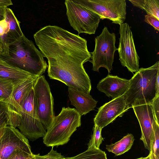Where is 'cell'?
Instances as JSON below:
<instances>
[{"label":"cell","instance_id":"cell-29","mask_svg":"<svg viewBox=\"0 0 159 159\" xmlns=\"http://www.w3.org/2000/svg\"><path fill=\"white\" fill-rule=\"evenodd\" d=\"M159 20L152 16L149 15L145 16L144 21L152 26L157 31H159Z\"/></svg>","mask_w":159,"mask_h":159},{"label":"cell","instance_id":"cell-34","mask_svg":"<svg viewBox=\"0 0 159 159\" xmlns=\"http://www.w3.org/2000/svg\"><path fill=\"white\" fill-rule=\"evenodd\" d=\"M149 155L150 159H159V158H158L151 152H150Z\"/></svg>","mask_w":159,"mask_h":159},{"label":"cell","instance_id":"cell-7","mask_svg":"<svg viewBox=\"0 0 159 159\" xmlns=\"http://www.w3.org/2000/svg\"><path fill=\"white\" fill-rule=\"evenodd\" d=\"M69 23L79 34H95L101 18L97 14L73 0L65 2Z\"/></svg>","mask_w":159,"mask_h":159},{"label":"cell","instance_id":"cell-20","mask_svg":"<svg viewBox=\"0 0 159 159\" xmlns=\"http://www.w3.org/2000/svg\"><path fill=\"white\" fill-rule=\"evenodd\" d=\"M133 6L145 11L147 15L159 20V0H129Z\"/></svg>","mask_w":159,"mask_h":159},{"label":"cell","instance_id":"cell-15","mask_svg":"<svg viewBox=\"0 0 159 159\" xmlns=\"http://www.w3.org/2000/svg\"><path fill=\"white\" fill-rule=\"evenodd\" d=\"M137 118L141 130L140 140L144 147L150 152L153 135V125L156 121L151 104L134 106L132 107Z\"/></svg>","mask_w":159,"mask_h":159},{"label":"cell","instance_id":"cell-24","mask_svg":"<svg viewBox=\"0 0 159 159\" xmlns=\"http://www.w3.org/2000/svg\"><path fill=\"white\" fill-rule=\"evenodd\" d=\"M153 135L150 152L159 158V124L156 121L153 125Z\"/></svg>","mask_w":159,"mask_h":159},{"label":"cell","instance_id":"cell-2","mask_svg":"<svg viewBox=\"0 0 159 159\" xmlns=\"http://www.w3.org/2000/svg\"><path fill=\"white\" fill-rule=\"evenodd\" d=\"M43 57L33 42L24 34L9 46L5 53L0 54V59L7 63L38 76L48 67Z\"/></svg>","mask_w":159,"mask_h":159},{"label":"cell","instance_id":"cell-19","mask_svg":"<svg viewBox=\"0 0 159 159\" xmlns=\"http://www.w3.org/2000/svg\"><path fill=\"white\" fill-rule=\"evenodd\" d=\"M135 139L133 135L128 134L120 140L114 143L106 145V149L116 156L121 155L128 151L131 148Z\"/></svg>","mask_w":159,"mask_h":159},{"label":"cell","instance_id":"cell-5","mask_svg":"<svg viewBox=\"0 0 159 159\" xmlns=\"http://www.w3.org/2000/svg\"><path fill=\"white\" fill-rule=\"evenodd\" d=\"M20 114L17 127L23 135L32 141L44 136L46 131L38 115L33 88L24 100Z\"/></svg>","mask_w":159,"mask_h":159},{"label":"cell","instance_id":"cell-31","mask_svg":"<svg viewBox=\"0 0 159 159\" xmlns=\"http://www.w3.org/2000/svg\"><path fill=\"white\" fill-rule=\"evenodd\" d=\"M5 7L0 6V21L5 19L6 8Z\"/></svg>","mask_w":159,"mask_h":159},{"label":"cell","instance_id":"cell-21","mask_svg":"<svg viewBox=\"0 0 159 159\" xmlns=\"http://www.w3.org/2000/svg\"><path fill=\"white\" fill-rule=\"evenodd\" d=\"M66 159H107L105 152L99 149L88 148L75 156L66 157Z\"/></svg>","mask_w":159,"mask_h":159},{"label":"cell","instance_id":"cell-28","mask_svg":"<svg viewBox=\"0 0 159 159\" xmlns=\"http://www.w3.org/2000/svg\"><path fill=\"white\" fill-rule=\"evenodd\" d=\"M151 104L156 121L159 124V95L156 96Z\"/></svg>","mask_w":159,"mask_h":159},{"label":"cell","instance_id":"cell-4","mask_svg":"<svg viewBox=\"0 0 159 159\" xmlns=\"http://www.w3.org/2000/svg\"><path fill=\"white\" fill-rule=\"evenodd\" d=\"M81 116L75 108L63 107L47 130L43 138V143L52 147L67 143L77 128L81 126Z\"/></svg>","mask_w":159,"mask_h":159},{"label":"cell","instance_id":"cell-23","mask_svg":"<svg viewBox=\"0 0 159 159\" xmlns=\"http://www.w3.org/2000/svg\"><path fill=\"white\" fill-rule=\"evenodd\" d=\"M102 129L94 125L93 128V134L88 144V148L99 149L100 145L104 140L101 135Z\"/></svg>","mask_w":159,"mask_h":159},{"label":"cell","instance_id":"cell-16","mask_svg":"<svg viewBox=\"0 0 159 159\" xmlns=\"http://www.w3.org/2000/svg\"><path fill=\"white\" fill-rule=\"evenodd\" d=\"M130 80L108 75L100 81L97 85L98 89L112 99L123 96L128 90Z\"/></svg>","mask_w":159,"mask_h":159},{"label":"cell","instance_id":"cell-18","mask_svg":"<svg viewBox=\"0 0 159 159\" xmlns=\"http://www.w3.org/2000/svg\"><path fill=\"white\" fill-rule=\"evenodd\" d=\"M36 76H38L12 66L0 59V77L11 80L14 86Z\"/></svg>","mask_w":159,"mask_h":159},{"label":"cell","instance_id":"cell-14","mask_svg":"<svg viewBox=\"0 0 159 159\" xmlns=\"http://www.w3.org/2000/svg\"><path fill=\"white\" fill-rule=\"evenodd\" d=\"M127 111L123 96L112 99L99 108L94 118V125L102 129L112 122L118 116H122Z\"/></svg>","mask_w":159,"mask_h":159},{"label":"cell","instance_id":"cell-17","mask_svg":"<svg viewBox=\"0 0 159 159\" xmlns=\"http://www.w3.org/2000/svg\"><path fill=\"white\" fill-rule=\"evenodd\" d=\"M68 96L71 104L75 108L77 111L82 116L93 110L97 101L90 94L68 88Z\"/></svg>","mask_w":159,"mask_h":159},{"label":"cell","instance_id":"cell-25","mask_svg":"<svg viewBox=\"0 0 159 159\" xmlns=\"http://www.w3.org/2000/svg\"><path fill=\"white\" fill-rule=\"evenodd\" d=\"M10 117L8 107L4 100H0V127L5 124L9 125Z\"/></svg>","mask_w":159,"mask_h":159},{"label":"cell","instance_id":"cell-22","mask_svg":"<svg viewBox=\"0 0 159 159\" xmlns=\"http://www.w3.org/2000/svg\"><path fill=\"white\" fill-rule=\"evenodd\" d=\"M14 86L11 80L0 77V100L6 102L11 94Z\"/></svg>","mask_w":159,"mask_h":159},{"label":"cell","instance_id":"cell-26","mask_svg":"<svg viewBox=\"0 0 159 159\" xmlns=\"http://www.w3.org/2000/svg\"><path fill=\"white\" fill-rule=\"evenodd\" d=\"M52 147L50 152L47 154L41 156L39 154H34L35 159H66V157L62 156L61 153L54 150Z\"/></svg>","mask_w":159,"mask_h":159},{"label":"cell","instance_id":"cell-1","mask_svg":"<svg viewBox=\"0 0 159 159\" xmlns=\"http://www.w3.org/2000/svg\"><path fill=\"white\" fill-rule=\"evenodd\" d=\"M37 46L47 59L48 75L71 89L90 94L91 80L83 64L91 57L86 40L66 30L52 33Z\"/></svg>","mask_w":159,"mask_h":159},{"label":"cell","instance_id":"cell-32","mask_svg":"<svg viewBox=\"0 0 159 159\" xmlns=\"http://www.w3.org/2000/svg\"><path fill=\"white\" fill-rule=\"evenodd\" d=\"M157 96L159 95V72L157 73L156 83Z\"/></svg>","mask_w":159,"mask_h":159},{"label":"cell","instance_id":"cell-30","mask_svg":"<svg viewBox=\"0 0 159 159\" xmlns=\"http://www.w3.org/2000/svg\"><path fill=\"white\" fill-rule=\"evenodd\" d=\"M13 5V3L11 0H0V6L5 7Z\"/></svg>","mask_w":159,"mask_h":159},{"label":"cell","instance_id":"cell-3","mask_svg":"<svg viewBox=\"0 0 159 159\" xmlns=\"http://www.w3.org/2000/svg\"><path fill=\"white\" fill-rule=\"evenodd\" d=\"M158 72L157 61L150 67L140 68L133 75L128 90L123 95L127 111L134 106L151 103L157 96L156 83Z\"/></svg>","mask_w":159,"mask_h":159},{"label":"cell","instance_id":"cell-35","mask_svg":"<svg viewBox=\"0 0 159 159\" xmlns=\"http://www.w3.org/2000/svg\"><path fill=\"white\" fill-rule=\"evenodd\" d=\"M148 156L146 157H141L138 158L136 159H147L148 158Z\"/></svg>","mask_w":159,"mask_h":159},{"label":"cell","instance_id":"cell-27","mask_svg":"<svg viewBox=\"0 0 159 159\" xmlns=\"http://www.w3.org/2000/svg\"><path fill=\"white\" fill-rule=\"evenodd\" d=\"M7 159H35L34 154H30L20 150H15Z\"/></svg>","mask_w":159,"mask_h":159},{"label":"cell","instance_id":"cell-6","mask_svg":"<svg viewBox=\"0 0 159 159\" xmlns=\"http://www.w3.org/2000/svg\"><path fill=\"white\" fill-rule=\"evenodd\" d=\"M116 36L114 33H110L107 27H105L101 34L95 39V47L91 52L92 70L98 72L100 67H104L110 73L114 61V55L118 48L115 46Z\"/></svg>","mask_w":159,"mask_h":159},{"label":"cell","instance_id":"cell-36","mask_svg":"<svg viewBox=\"0 0 159 159\" xmlns=\"http://www.w3.org/2000/svg\"><path fill=\"white\" fill-rule=\"evenodd\" d=\"M147 159H150V157H149V155H148V158H147Z\"/></svg>","mask_w":159,"mask_h":159},{"label":"cell","instance_id":"cell-33","mask_svg":"<svg viewBox=\"0 0 159 159\" xmlns=\"http://www.w3.org/2000/svg\"><path fill=\"white\" fill-rule=\"evenodd\" d=\"M7 125V124H5L1 127H0V139L3 135L5 130L6 127Z\"/></svg>","mask_w":159,"mask_h":159},{"label":"cell","instance_id":"cell-10","mask_svg":"<svg viewBox=\"0 0 159 159\" xmlns=\"http://www.w3.org/2000/svg\"><path fill=\"white\" fill-rule=\"evenodd\" d=\"M119 44L118 48L121 65L126 67L133 73L139 70V58L134 43L133 35L128 24L124 23L120 25Z\"/></svg>","mask_w":159,"mask_h":159},{"label":"cell","instance_id":"cell-12","mask_svg":"<svg viewBox=\"0 0 159 159\" xmlns=\"http://www.w3.org/2000/svg\"><path fill=\"white\" fill-rule=\"evenodd\" d=\"M17 149L33 154L27 138L16 128L7 125L0 139V159H7Z\"/></svg>","mask_w":159,"mask_h":159},{"label":"cell","instance_id":"cell-9","mask_svg":"<svg viewBox=\"0 0 159 159\" xmlns=\"http://www.w3.org/2000/svg\"><path fill=\"white\" fill-rule=\"evenodd\" d=\"M33 89L39 120L47 130L51 125L55 116L53 98L44 75H42L37 78Z\"/></svg>","mask_w":159,"mask_h":159},{"label":"cell","instance_id":"cell-13","mask_svg":"<svg viewBox=\"0 0 159 159\" xmlns=\"http://www.w3.org/2000/svg\"><path fill=\"white\" fill-rule=\"evenodd\" d=\"M20 22L17 20L12 10L7 7L5 19L0 21V39L3 51L5 53L9 46L23 36Z\"/></svg>","mask_w":159,"mask_h":159},{"label":"cell","instance_id":"cell-11","mask_svg":"<svg viewBox=\"0 0 159 159\" xmlns=\"http://www.w3.org/2000/svg\"><path fill=\"white\" fill-rule=\"evenodd\" d=\"M38 77L27 79L14 86L11 94L6 102L10 117L8 126L15 128L18 127L21 117L22 105Z\"/></svg>","mask_w":159,"mask_h":159},{"label":"cell","instance_id":"cell-8","mask_svg":"<svg viewBox=\"0 0 159 159\" xmlns=\"http://www.w3.org/2000/svg\"><path fill=\"white\" fill-rule=\"evenodd\" d=\"M98 14L101 19H107L120 25L126 18L125 0H73Z\"/></svg>","mask_w":159,"mask_h":159}]
</instances>
